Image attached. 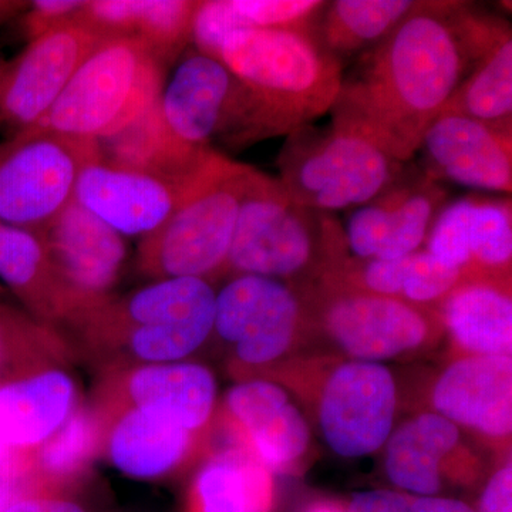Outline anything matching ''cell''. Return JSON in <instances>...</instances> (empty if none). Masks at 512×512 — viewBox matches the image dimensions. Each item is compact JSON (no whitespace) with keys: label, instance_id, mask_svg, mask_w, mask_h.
Returning a JSON list of instances; mask_svg holds the SVG:
<instances>
[{"label":"cell","instance_id":"1","mask_svg":"<svg viewBox=\"0 0 512 512\" xmlns=\"http://www.w3.org/2000/svg\"><path fill=\"white\" fill-rule=\"evenodd\" d=\"M478 12L461 2H417L379 45L343 72L332 126L399 163L413 160L473 62Z\"/></svg>","mask_w":512,"mask_h":512},{"label":"cell","instance_id":"2","mask_svg":"<svg viewBox=\"0 0 512 512\" xmlns=\"http://www.w3.org/2000/svg\"><path fill=\"white\" fill-rule=\"evenodd\" d=\"M220 62L237 79L242 121L235 144L292 134L329 113L345 67L311 32L242 29L221 47Z\"/></svg>","mask_w":512,"mask_h":512},{"label":"cell","instance_id":"3","mask_svg":"<svg viewBox=\"0 0 512 512\" xmlns=\"http://www.w3.org/2000/svg\"><path fill=\"white\" fill-rule=\"evenodd\" d=\"M215 295L205 279L153 281L128 295H111L64 326V335L74 355L97 370L173 362L212 336Z\"/></svg>","mask_w":512,"mask_h":512},{"label":"cell","instance_id":"4","mask_svg":"<svg viewBox=\"0 0 512 512\" xmlns=\"http://www.w3.org/2000/svg\"><path fill=\"white\" fill-rule=\"evenodd\" d=\"M255 168L214 151L180 207L141 239L140 274L161 281L210 278L225 272L239 210Z\"/></svg>","mask_w":512,"mask_h":512},{"label":"cell","instance_id":"5","mask_svg":"<svg viewBox=\"0 0 512 512\" xmlns=\"http://www.w3.org/2000/svg\"><path fill=\"white\" fill-rule=\"evenodd\" d=\"M164 66L137 37L104 39L32 128L94 143L114 136L156 104Z\"/></svg>","mask_w":512,"mask_h":512},{"label":"cell","instance_id":"6","mask_svg":"<svg viewBox=\"0 0 512 512\" xmlns=\"http://www.w3.org/2000/svg\"><path fill=\"white\" fill-rule=\"evenodd\" d=\"M343 228L332 214L296 204L278 178L255 170L239 210L225 265L232 275L295 278L319 261L345 254Z\"/></svg>","mask_w":512,"mask_h":512},{"label":"cell","instance_id":"7","mask_svg":"<svg viewBox=\"0 0 512 512\" xmlns=\"http://www.w3.org/2000/svg\"><path fill=\"white\" fill-rule=\"evenodd\" d=\"M404 165L352 131L311 124L289 134L278 180L296 204L333 214L375 200L406 174Z\"/></svg>","mask_w":512,"mask_h":512},{"label":"cell","instance_id":"8","mask_svg":"<svg viewBox=\"0 0 512 512\" xmlns=\"http://www.w3.org/2000/svg\"><path fill=\"white\" fill-rule=\"evenodd\" d=\"M99 156L94 141L29 128L0 143V221L42 231L73 201L84 164Z\"/></svg>","mask_w":512,"mask_h":512},{"label":"cell","instance_id":"9","mask_svg":"<svg viewBox=\"0 0 512 512\" xmlns=\"http://www.w3.org/2000/svg\"><path fill=\"white\" fill-rule=\"evenodd\" d=\"M74 18L28 43L0 69V123L16 133L35 127L55 106L90 53L103 42Z\"/></svg>","mask_w":512,"mask_h":512},{"label":"cell","instance_id":"10","mask_svg":"<svg viewBox=\"0 0 512 512\" xmlns=\"http://www.w3.org/2000/svg\"><path fill=\"white\" fill-rule=\"evenodd\" d=\"M165 130L197 157L210 156L214 138L234 144L242 120L241 87L220 60L187 53L158 97Z\"/></svg>","mask_w":512,"mask_h":512},{"label":"cell","instance_id":"11","mask_svg":"<svg viewBox=\"0 0 512 512\" xmlns=\"http://www.w3.org/2000/svg\"><path fill=\"white\" fill-rule=\"evenodd\" d=\"M302 303L291 286L258 275H234L215 295L214 329L242 367L275 362L291 348Z\"/></svg>","mask_w":512,"mask_h":512},{"label":"cell","instance_id":"12","mask_svg":"<svg viewBox=\"0 0 512 512\" xmlns=\"http://www.w3.org/2000/svg\"><path fill=\"white\" fill-rule=\"evenodd\" d=\"M397 393L392 372L382 363H345L326 380L319 404L323 439L345 458L370 456L393 433Z\"/></svg>","mask_w":512,"mask_h":512},{"label":"cell","instance_id":"13","mask_svg":"<svg viewBox=\"0 0 512 512\" xmlns=\"http://www.w3.org/2000/svg\"><path fill=\"white\" fill-rule=\"evenodd\" d=\"M39 232L72 305L66 325L114 295L127 259L119 232L74 200Z\"/></svg>","mask_w":512,"mask_h":512},{"label":"cell","instance_id":"14","mask_svg":"<svg viewBox=\"0 0 512 512\" xmlns=\"http://www.w3.org/2000/svg\"><path fill=\"white\" fill-rule=\"evenodd\" d=\"M217 402L208 367L191 362L113 367L100 372L90 407L97 416L124 409L161 410L201 433Z\"/></svg>","mask_w":512,"mask_h":512},{"label":"cell","instance_id":"15","mask_svg":"<svg viewBox=\"0 0 512 512\" xmlns=\"http://www.w3.org/2000/svg\"><path fill=\"white\" fill-rule=\"evenodd\" d=\"M202 168L190 177H164L117 167L97 156L80 171L73 200L121 237L143 239L180 207Z\"/></svg>","mask_w":512,"mask_h":512},{"label":"cell","instance_id":"16","mask_svg":"<svg viewBox=\"0 0 512 512\" xmlns=\"http://www.w3.org/2000/svg\"><path fill=\"white\" fill-rule=\"evenodd\" d=\"M332 281V279H330ZM323 323L340 349L359 362L380 363L420 348L430 323L419 306L332 281Z\"/></svg>","mask_w":512,"mask_h":512},{"label":"cell","instance_id":"17","mask_svg":"<svg viewBox=\"0 0 512 512\" xmlns=\"http://www.w3.org/2000/svg\"><path fill=\"white\" fill-rule=\"evenodd\" d=\"M446 198V190L423 173L404 174L375 200L349 211L342 227L346 249L359 261L420 251Z\"/></svg>","mask_w":512,"mask_h":512},{"label":"cell","instance_id":"18","mask_svg":"<svg viewBox=\"0 0 512 512\" xmlns=\"http://www.w3.org/2000/svg\"><path fill=\"white\" fill-rule=\"evenodd\" d=\"M423 174L436 183L511 194L512 134L454 113H440L419 151Z\"/></svg>","mask_w":512,"mask_h":512},{"label":"cell","instance_id":"19","mask_svg":"<svg viewBox=\"0 0 512 512\" xmlns=\"http://www.w3.org/2000/svg\"><path fill=\"white\" fill-rule=\"evenodd\" d=\"M225 414L242 448L272 474L286 473L305 456L311 429L279 384L245 380L225 397Z\"/></svg>","mask_w":512,"mask_h":512},{"label":"cell","instance_id":"20","mask_svg":"<svg viewBox=\"0 0 512 512\" xmlns=\"http://www.w3.org/2000/svg\"><path fill=\"white\" fill-rule=\"evenodd\" d=\"M97 419L101 426L100 457L138 480L175 476L198 448L201 433L188 430L161 410L124 409Z\"/></svg>","mask_w":512,"mask_h":512},{"label":"cell","instance_id":"21","mask_svg":"<svg viewBox=\"0 0 512 512\" xmlns=\"http://www.w3.org/2000/svg\"><path fill=\"white\" fill-rule=\"evenodd\" d=\"M436 412L456 426L505 437L512 429L511 356H468L451 363L434 386Z\"/></svg>","mask_w":512,"mask_h":512},{"label":"cell","instance_id":"22","mask_svg":"<svg viewBox=\"0 0 512 512\" xmlns=\"http://www.w3.org/2000/svg\"><path fill=\"white\" fill-rule=\"evenodd\" d=\"M441 113H454L512 134V32L485 16L473 62Z\"/></svg>","mask_w":512,"mask_h":512},{"label":"cell","instance_id":"23","mask_svg":"<svg viewBox=\"0 0 512 512\" xmlns=\"http://www.w3.org/2000/svg\"><path fill=\"white\" fill-rule=\"evenodd\" d=\"M79 403L76 383L64 369L0 383V444L13 450L39 446Z\"/></svg>","mask_w":512,"mask_h":512},{"label":"cell","instance_id":"24","mask_svg":"<svg viewBox=\"0 0 512 512\" xmlns=\"http://www.w3.org/2000/svg\"><path fill=\"white\" fill-rule=\"evenodd\" d=\"M100 448V421L90 404L79 403L52 436L25 450L22 495L69 497L89 476Z\"/></svg>","mask_w":512,"mask_h":512},{"label":"cell","instance_id":"25","mask_svg":"<svg viewBox=\"0 0 512 512\" xmlns=\"http://www.w3.org/2000/svg\"><path fill=\"white\" fill-rule=\"evenodd\" d=\"M0 279L36 319L62 330L72 318L40 232L0 221Z\"/></svg>","mask_w":512,"mask_h":512},{"label":"cell","instance_id":"26","mask_svg":"<svg viewBox=\"0 0 512 512\" xmlns=\"http://www.w3.org/2000/svg\"><path fill=\"white\" fill-rule=\"evenodd\" d=\"M194 0H93L84 20L106 37H137L165 64L191 42Z\"/></svg>","mask_w":512,"mask_h":512},{"label":"cell","instance_id":"27","mask_svg":"<svg viewBox=\"0 0 512 512\" xmlns=\"http://www.w3.org/2000/svg\"><path fill=\"white\" fill-rule=\"evenodd\" d=\"M274 476L245 448L214 454L195 474L184 512H274Z\"/></svg>","mask_w":512,"mask_h":512},{"label":"cell","instance_id":"28","mask_svg":"<svg viewBox=\"0 0 512 512\" xmlns=\"http://www.w3.org/2000/svg\"><path fill=\"white\" fill-rule=\"evenodd\" d=\"M460 441V430L439 413H424L390 434L386 443L387 477L400 490L433 497L443 488L441 464Z\"/></svg>","mask_w":512,"mask_h":512},{"label":"cell","instance_id":"29","mask_svg":"<svg viewBox=\"0 0 512 512\" xmlns=\"http://www.w3.org/2000/svg\"><path fill=\"white\" fill-rule=\"evenodd\" d=\"M443 320L471 356H511L512 301L505 286L484 279L463 282L444 299Z\"/></svg>","mask_w":512,"mask_h":512},{"label":"cell","instance_id":"30","mask_svg":"<svg viewBox=\"0 0 512 512\" xmlns=\"http://www.w3.org/2000/svg\"><path fill=\"white\" fill-rule=\"evenodd\" d=\"M414 0H335L326 2L311 33L318 45L343 67L348 60L386 39L410 10Z\"/></svg>","mask_w":512,"mask_h":512},{"label":"cell","instance_id":"31","mask_svg":"<svg viewBox=\"0 0 512 512\" xmlns=\"http://www.w3.org/2000/svg\"><path fill=\"white\" fill-rule=\"evenodd\" d=\"M97 148L101 160L117 167L174 178L197 173L215 151L210 156L197 157L178 146L165 130L158 100L119 133L97 141Z\"/></svg>","mask_w":512,"mask_h":512},{"label":"cell","instance_id":"32","mask_svg":"<svg viewBox=\"0 0 512 512\" xmlns=\"http://www.w3.org/2000/svg\"><path fill=\"white\" fill-rule=\"evenodd\" d=\"M74 357L62 330L0 302V383L64 369Z\"/></svg>","mask_w":512,"mask_h":512},{"label":"cell","instance_id":"33","mask_svg":"<svg viewBox=\"0 0 512 512\" xmlns=\"http://www.w3.org/2000/svg\"><path fill=\"white\" fill-rule=\"evenodd\" d=\"M471 264L468 272L504 274L512 259V207L510 198L474 195L468 225Z\"/></svg>","mask_w":512,"mask_h":512},{"label":"cell","instance_id":"34","mask_svg":"<svg viewBox=\"0 0 512 512\" xmlns=\"http://www.w3.org/2000/svg\"><path fill=\"white\" fill-rule=\"evenodd\" d=\"M473 204L474 195L446 202L424 242V251L429 252L441 264L460 269L466 275L471 264L468 225Z\"/></svg>","mask_w":512,"mask_h":512},{"label":"cell","instance_id":"35","mask_svg":"<svg viewBox=\"0 0 512 512\" xmlns=\"http://www.w3.org/2000/svg\"><path fill=\"white\" fill-rule=\"evenodd\" d=\"M464 276L460 269L441 264L429 252L420 249L409 255L400 299L414 306L444 301L463 284Z\"/></svg>","mask_w":512,"mask_h":512},{"label":"cell","instance_id":"36","mask_svg":"<svg viewBox=\"0 0 512 512\" xmlns=\"http://www.w3.org/2000/svg\"><path fill=\"white\" fill-rule=\"evenodd\" d=\"M249 29H285L311 32L325 8L322 0H234Z\"/></svg>","mask_w":512,"mask_h":512},{"label":"cell","instance_id":"37","mask_svg":"<svg viewBox=\"0 0 512 512\" xmlns=\"http://www.w3.org/2000/svg\"><path fill=\"white\" fill-rule=\"evenodd\" d=\"M249 29L235 9L234 0H204L198 2L191 26V42L195 50L220 60L225 39L237 30Z\"/></svg>","mask_w":512,"mask_h":512},{"label":"cell","instance_id":"38","mask_svg":"<svg viewBox=\"0 0 512 512\" xmlns=\"http://www.w3.org/2000/svg\"><path fill=\"white\" fill-rule=\"evenodd\" d=\"M86 5L83 0H35L29 2L20 13V29L23 36L32 42L50 30L76 18L80 9Z\"/></svg>","mask_w":512,"mask_h":512},{"label":"cell","instance_id":"39","mask_svg":"<svg viewBox=\"0 0 512 512\" xmlns=\"http://www.w3.org/2000/svg\"><path fill=\"white\" fill-rule=\"evenodd\" d=\"M412 498L392 490H370L353 495L346 512H410Z\"/></svg>","mask_w":512,"mask_h":512},{"label":"cell","instance_id":"40","mask_svg":"<svg viewBox=\"0 0 512 512\" xmlns=\"http://www.w3.org/2000/svg\"><path fill=\"white\" fill-rule=\"evenodd\" d=\"M477 512H512V466H503L485 484Z\"/></svg>","mask_w":512,"mask_h":512},{"label":"cell","instance_id":"41","mask_svg":"<svg viewBox=\"0 0 512 512\" xmlns=\"http://www.w3.org/2000/svg\"><path fill=\"white\" fill-rule=\"evenodd\" d=\"M2 512H86L69 497L22 495L10 501Z\"/></svg>","mask_w":512,"mask_h":512},{"label":"cell","instance_id":"42","mask_svg":"<svg viewBox=\"0 0 512 512\" xmlns=\"http://www.w3.org/2000/svg\"><path fill=\"white\" fill-rule=\"evenodd\" d=\"M410 512H477L476 508L464 503V501L454 500V498L439 497H417L412 500Z\"/></svg>","mask_w":512,"mask_h":512},{"label":"cell","instance_id":"43","mask_svg":"<svg viewBox=\"0 0 512 512\" xmlns=\"http://www.w3.org/2000/svg\"><path fill=\"white\" fill-rule=\"evenodd\" d=\"M29 2H10V0H0V26L13 18H18L20 13L26 9Z\"/></svg>","mask_w":512,"mask_h":512},{"label":"cell","instance_id":"44","mask_svg":"<svg viewBox=\"0 0 512 512\" xmlns=\"http://www.w3.org/2000/svg\"><path fill=\"white\" fill-rule=\"evenodd\" d=\"M302 512H346V504L333 500L313 501Z\"/></svg>","mask_w":512,"mask_h":512},{"label":"cell","instance_id":"45","mask_svg":"<svg viewBox=\"0 0 512 512\" xmlns=\"http://www.w3.org/2000/svg\"><path fill=\"white\" fill-rule=\"evenodd\" d=\"M3 62H5V60L0 59V69H2Z\"/></svg>","mask_w":512,"mask_h":512}]
</instances>
